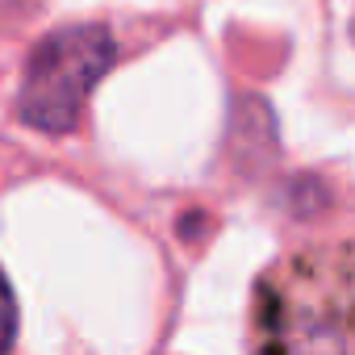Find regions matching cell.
Returning <instances> with one entry per match:
<instances>
[{"instance_id":"obj_1","label":"cell","mask_w":355,"mask_h":355,"mask_svg":"<svg viewBox=\"0 0 355 355\" xmlns=\"http://www.w3.org/2000/svg\"><path fill=\"white\" fill-rule=\"evenodd\" d=\"M251 330L259 351H355V239L272 268L255 288Z\"/></svg>"},{"instance_id":"obj_2","label":"cell","mask_w":355,"mask_h":355,"mask_svg":"<svg viewBox=\"0 0 355 355\" xmlns=\"http://www.w3.org/2000/svg\"><path fill=\"white\" fill-rule=\"evenodd\" d=\"M117 63V42L105 26H67L42 38L30 55L17 113L42 134L76 130L92 88Z\"/></svg>"},{"instance_id":"obj_3","label":"cell","mask_w":355,"mask_h":355,"mask_svg":"<svg viewBox=\"0 0 355 355\" xmlns=\"http://www.w3.org/2000/svg\"><path fill=\"white\" fill-rule=\"evenodd\" d=\"M17 334V301H13V288L5 280V272H0V351H5Z\"/></svg>"}]
</instances>
